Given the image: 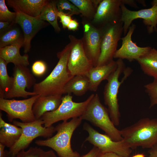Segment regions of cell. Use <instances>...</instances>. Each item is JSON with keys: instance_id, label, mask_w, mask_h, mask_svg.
Wrapping results in <instances>:
<instances>
[{"instance_id": "cell-1", "label": "cell", "mask_w": 157, "mask_h": 157, "mask_svg": "<svg viewBox=\"0 0 157 157\" xmlns=\"http://www.w3.org/2000/svg\"><path fill=\"white\" fill-rule=\"evenodd\" d=\"M71 49L70 42L57 54L59 60L50 74L33 86V92L41 96L62 95L65 87L73 76L68 69L67 64Z\"/></svg>"}, {"instance_id": "cell-2", "label": "cell", "mask_w": 157, "mask_h": 157, "mask_svg": "<svg viewBox=\"0 0 157 157\" xmlns=\"http://www.w3.org/2000/svg\"><path fill=\"white\" fill-rule=\"evenodd\" d=\"M80 117L72 119L69 121H63L55 127L56 133L46 139L37 140V145L49 147L55 151L59 157H80V154L74 151L71 144V139L75 130L81 124Z\"/></svg>"}, {"instance_id": "cell-3", "label": "cell", "mask_w": 157, "mask_h": 157, "mask_svg": "<svg viewBox=\"0 0 157 157\" xmlns=\"http://www.w3.org/2000/svg\"><path fill=\"white\" fill-rule=\"evenodd\" d=\"M123 140L131 149L150 148L157 143V118L141 119L122 129Z\"/></svg>"}, {"instance_id": "cell-4", "label": "cell", "mask_w": 157, "mask_h": 157, "mask_svg": "<svg viewBox=\"0 0 157 157\" xmlns=\"http://www.w3.org/2000/svg\"><path fill=\"white\" fill-rule=\"evenodd\" d=\"M117 61V67L107 80L103 92L104 103L108 106L110 117L115 126L119 125L120 117L117 98L119 89L131 70L127 67L125 72V65L122 60L118 59Z\"/></svg>"}, {"instance_id": "cell-5", "label": "cell", "mask_w": 157, "mask_h": 157, "mask_svg": "<svg viewBox=\"0 0 157 157\" xmlns=\"http://www.w3.org/2000/svg\"><path fill=\"white\" fill-rule=\"evenodd\" d=\"M104 131L115 141L123 140L121 131L115 126L110 117L108 109L101 103L97 94H94L84 112L80 117Z\"/></svg>"}, {"instance_id": "cell-6", "label": "cell", "mask_w": 157, "mask_h": 157, "mask_svg": "<svg viewBox=\"0 0 157 157\" xmlns=\"http://www.w3.org/2000/svg\"><path fill=\"white\" fill-rule=\"evenodd\" d=\"M13 124L20 127L22 133L16 144L8 151V157H15L20 151L27 148L35 138L42 137L49 138L56 132L55 127L43 126V121L40 119L31 122L25 123L14 120Z\"/></svg>"}, {"instance_id": "cell-7", "label": "cell", "mask_w": 157, "mask_h": 157, "mask_svg": "<svg viewBox=\"0 0 157 157\" xmlns=\"http://www.w3.org/2000/svg\"><path fill=\"white\" fill-rule=\"evenodd\" d=\"M94 95L91 94L85 101L81 102L74 101L71 94L62 97V102L58 108L54 111L45 113L40 119L43 121L44 126L50 127L59 121H67L70 118L81 117Z\"/></svg>"}, {"instance_id": "cell-8", "label": "cell", "mask_w": 157, "mask_h": 157, "mask_svg": "<svg viewBox=\"0 0 157 157\" xmlns=\"http://www.w3.org/2000/svg\"><path fill=\"white\" fill-rule=\"evenodd\" d=\"M40 95L21 100L0 98V109L7 114L8 119L12 122L19 119L22 122H29L36 120L33 111L34 104Z\"/></svg>"}, {"instance_id": "cell-9", "label": "cell", "mask_w": 157, "mask_h": 157, "mask_svg": "<svg viewBox=\"0 0 157 157\" xmlns=\"http://www.w3.org/2000/svg\"><path fill=\"white\" fill-rule=\"evenodd\" d=\"M83 129L88 134L85 141L98 148L103 153H113L123 157H129L131 149L123 140L114 141L105 134L99 133L87 123L84 124Z\"/></svg>"}, {"instance_id": "cell-10", "label": "cell", "mask_w": 157, "mask_h": 157, "mask_svg": "<svg viewBox=\"0 0 157 157\" xmlns=\"http://www.w3.org/2000/svg\"><path fill=\"white\" fill-rule=\"evenodd\" d=\"M123 23L120 21L108 24L102 28L101 52L97 66L106 65L113 60L118 42L123 33Z\"/></svg>"}, {"instance_id": "cell-11", "label": "cell", "mask_w": 157, "mask_h": 157, "mask_svg": "<svg viewBox=\"0 0 157 157\" xmlns=\"http://www.w3.org/2000/svg\"><path fill=\"white\" fill-rule=\"evenodd\" d=\"M151 4L150 8L133 11L128 9L124 4H121L122 15L121 21L123 24L124 35L127 34L132 22L138 18L143 19L148 33L151 34L157 31V0H153Z\"/></svg>"}, {"instance_id": "cell-12", "label": "cell", "mask_w": 157, "mask_h": 157, "mask_svg": "<svg viewBox=\"0 0 157 157\" xmlns=\"http://www.w3.org/2000/svg\"><path fill=\"white\" fill-rule=\"evenodd\" d=\"M83 33L81 39L85 53L94 67L97 65L101 52L102 28L94 26L91 21L82 18Z\"/></svg>"}, {"instance_id": "cell-13", "label": "cell", "mask_w": 157, "mask_h": 157, "mask_svg": "<svg viewBox=\"0 0 157 157\" xmlns=\"http://www.w3.org/2000/svg\"><path fill=\"white\" fill-rule=\"evenodd\" d=\"M71 49L69 56L68 69L73 76L85 75L94 67L85 52L81 39L69 35Z\"/></svg>"}, {"instance_id": "cell-14", "label": "cell", "mask_w": 157, "mask_h": 157, "mask_svg": "<svg viewBox=\"0 0 157 157\" xmlns=\"http://www.w3.org/2000/svg\"><path fill=\"white\" fill-rule=\"evenodd\" d=\"M13 74L12 86L6 94L4 98L19 97L26 98L29 96L38 94L33 92L26 90V88H30L36 83L35 79L27 67L15 66Z\"/></svg>"}, {"instance_id": "cell-15", "label": "cell", "mask_w": 157, "mask_h": 157, "mask_svg": "<svg viewBox=\"0 0 157 157\" xmlns=\"http://www.w3.org/2000/svg\"><path fill=\"white\" fill-rule=\"evenodd\" d=\"M121 0H102L91 21L95 26L102 28L105 26L121 21Z\"/></svg>"}, {"instance_id": "cell-16", "label": "cell", "mask_w": 157, "mask_h": 157, "mask_svg": "<svg viewBox=\"0 0 157 157\" xmlns=\"http://www.w3.org/2000/svg\"><path fill=\"white\" fill-rule=\"evenodd\" d=\"M17 13L15 23L18 24L23 31L24 37L23 47L26 54L30 51L31 41L37 33L49 24L37 17L28 16L18 10H14Z\"/></svg>"}, {"instance_id": "cell-17", "label": "cell", "mask_w": 157, "mask_h": 157, "mask_svg": "<svg viewBox=\"0 0 157 157\" xmlns=\"http://www.w3.org/2000/svg\"><path fill=\"white\" fill-rule=\"evenodd\" d=\"M136 26L132 23L129 27L126 35L121 38V47L115 52L113 58L118 59H126L131 62L137 60L145 54L151 49L147 46L141 47L138 46L133 42L131 38L132 35L136 28Z\"/></svg>"}, {"instance_id": "cell-18", "label": "cell", "mask_w": 157, "mask_h": 157, "mask_svg": "<svg viewBox=\"0 0 157 157\" xmlns=\"http://www.w3.org/2000/svg\"><path fill=\"white\" fill-rule=\"evenodd\" d=\"M117 66V61L113 60L107 65L92 67L85 75L89 80V90L96 91L101 82L107 80Z\"/></svg>"}, {"instance_id": "cell-19", "label": "cell", "mask_w": 157, "mask_h": 157, "mask_svg": "<svg viewBox=\"0 0 157 157\" xmlns=\"http://www.w3.org/2000/svg\"><path fill=\"white\" fill-rule=\"evenodd\" d=\"M23 43V41H21L0 48V58L8 64L12 63L15 66L27 67L29 64L28 56L27 53L21 55L19 51Z\"/></svg>"}, {"instance_id": "cell-20", "label": "cell", "mask_w": 157, "mask_h": 157, "mask_svg": "<svg viewBox=\"0 0 157 157\" xmlns=\"http://www.w3.org/2000/svg\"><path fill=\"white\" fill-rule=\"evenodd\" d=\"M62 98V95H40L33 107V112L36 120L40 119L45 113L56 110L61 104Z\"/></svg>"}, {"instance_id": "cell-21", "label": "cell", "mask_w": 157, "mask_h": 157, "mask_svg": "<svg viewBox=\"0 0 157 157\" xmlns=\"http://www.w3.org/2000/svg\"><path fill=\"white\" fill-rule=\"evenodd\" d=\"M49 0H8L7 4L13 10L16 9L31 17L38 16Z\"/></svg>"}, {"instance_id": "cell-22", "label": "cell", "mask_w": 157, "mask_h": 157, "mask_svg": "<svg viewBox=\"0 0 157 157\" xmlns=\"http://www.w3.org/2000/svg\"><path fill=\"white\" fill-rule=\"evenodd\" d=\"M0 143L9 148L17 142L22 133V129L6 122L0 113Z\"/></svg>"}, {"instance_id": "cell-23", "label": "cell", "mask_w": 157, "mask_h": 157, "mask_svg": "<svg viewBox=\"0 0 157 157\" xmlns=\"http://www.w3.org/2000/svg\"><path fill=\"white\" fill-rule=\"evenodd\" d=\"M89 80L85 75H75L65 85L63 94L72 93L76 96H81L89 90Z\"/></svg>"}, {"instance_id": "cell-24", "label": "cell", "mask_w": 157, "mask_h": 157, "mask_svg": "<svg viewBox=\"0 0 157 157\" xmlns=\"http://www.w3.org/2000/svg\"><path fill=\"white\" fill-rule=\"evenodd\" d=\"M136 61L145 74L154 78H157V49L152 48L147 53Z\"/></svg>"}, {"instance_id": "cell-25", "label": "cell", "mask_w": 157, "mask_h": 157, "mask_svg": "<svg viewBox=\"0 0 157 157\" xmlns=\"http://www.w3.org/2000/svg\"><path fill=\"white\" fill-rule=\"evenodd\" d=\"M24 40L20 26L15 22L4 32L0 33V48Z\"/></svg>"}, {"instance_id": "cell-26", "label": "cell", "mask_w": 157, "mask_h": 157, "mask_svg": "<svg viewBox=\"0 0 157 157\" xmlns=\"http://www.w3.org/2000/svg\"><path fill=\"white\" fill-rule=\"evenodd\" d=\"M56 1L49 0L37 17L40 20L47 21L52 25L56 32L59 33L61 29L58 22V10L56 6Z\"/></svg>"}, {"instance_id": "cell-27", "label": "cell", "mask_w": 157, "mask_h": 157, "mask_svg": "<svg viewBox=\"0 0 157 157\" xmlns=\"http://www.w3.org/2000/svg\"><path fill=\"white\" fill-rule=\"evenodd\" d=\"M8 64L0 58V98H4L6 94L11 88L13 83V77L10 76L7 72Z\"/></svg>"}, {"instance_id": "cell-28", "label": "cell", "mask_w": 157, "mask_h": 157, "mask_svg": "<svg viewBox=\"0 0 157 157\" xmlns=\"http://www.w3.org/2000/svg\"><path fill=\"white\" fill-rule=\"evenodd\" d=\"M79 10L82 18L91 21L96 14L97 9L92 0H68Z\"/></svg>"}, {"instance_id": "cell-29", "label": "cell", "mask_w": 157, "mask_h": 157, "mask_svg": "<svg viewBox=\"0 0 157 157\" xmlns=\"http://www.w3.org/2000/svg\"><path fill=\"white\" fill-rule=\"evenodd\" d=\"M56 6L58 11L63 12L71 16L80 14L77 8L69 0H57Z\"/></svg>"}, {"instance_id": "cell-30", "label": "cell", "mask_w": 157, "mask_h": 157, "mask_svg": "<svg viewBox=\"0 0 157 157\" xmlns=\"http://www.w3.org/2000/svg\"><path fill=\"white\" fill-rule=\"evenodd\" d=\"M144 88L149 97L150 108L157 105V78H154L152 82L145 85Z\"/></svg>"}, {"instance_id": "cell-31", "label": "cell", "mask_w": 157, "mask_h": 157, "mask_svg": "<svg viewBox=\"0 0 157 157\" xmlns=\"http://www.w3.org/2000/svg\"><path fill=\"white\" fill-rule=\"evenodd\" d=\"M17 13L10 11L7 8L4 0H0V21L15 22Z\"/></svg>"}, {"instance_id": "cell-32", "label": "cell", "mask_w": 157, "mask_h": 157, "mask_svg": "<svg viewBox=\"0 0 157 157\" xmlns=\"http://www.w3.org/2000/svg\"><path fill=\"white\" fill-rule=\"evenodd\" d=\"M44 151L40 148L31 147L27 151H21L15 157H42Z\"/></svg>"}, {"instance_id": "cell-33", "label": "cell", "mask_w": 157, "mask_h": 157, "mask_svg": "<svg viewBox=\"0 0 157 157\" xmlns=\"http://www.w3.org/2000/svg\"><path fill=\"white\" fill-rule=\"evenodd\" d=\"M47 66L45 62L42 60H38L34 63L31 67L32 73L35 75L41 76L46 72Z\"/></svg>"}, {"instance_id": "cell-34", "label": "cell", "mask_w": 157, "mask_h": 157, "mask_svg": "<svg viewBox=\"0 0 157 157\" xmlns=\"http://www.w3.org/2000/svg\"><path fill=\"white\" fill-rule=\"evenodd\" d=\"M58 17L60 18V22L61 23L63 27L65 29L72 19L71 15L62 12L58 11Z\"/></svg>"}, {"instance_id": "cell-35", "label": "cell", "mask_w": 157, "mask_h": 157, "mask_svg": "<svg viewBox=\"0 0 157 157\" xmlns=\"http://www.w3.org/2000/svg\"><path fill=\"white\" fill-rule=\"evenodd\" d=\"M102 153L99 149L94 146L88 153L80 157H100Z\"/></svg>"}, {"instance_id": "cell-36", "label": "cell", "mask_w": 157, "mask_h": 157, "mask_svg": "<svg viewBox=\"0 0 157 157\" xmlns=\"http://www.w3.org/2000/svg\"><path fill=\"white\" fill-rule=\"evenodd\" d=\"M79 24L75 19H72L68 24L67 28L70 31H76L78 29Z\"/></svg>"}, {"instance_id": "cell-37", "label": "cell", "mask_w": 157, "mask_h": 157, "mask_svg": "<svg viewBox=\"0 0 157 157\" xmlns=\"http://www.w3.org/2000/svg\"><path fill=\"white\" fill-rule=\"evenodd\" d=\"M13 23L0 21V33L4 32L8 29Z\"/></svg>"}, {"instance_id": "cell-38", "label": "cell", "mask_w": 157, "mask_h": 157, "mask_svg": "<svg viewBox=\"0 0 157 157\" xmlns=\"http://www.w3.org/2000/svg\"><path fill=\"white\" fill-rule=\"evenodd\" d=\"M149 155L147 157H157V143L150 148Z\"/></svg>"}, {"instance_id": "cell-39", "label": "cell", "mask_w": 157, "mask_h": 157, "mask_svg": "<svg viewBox=\"0 0 157 157\" xmlns=\"http://www.w3.org/2000/svg\"><path fill=\"white\" fill-rule=\"evenodd\" d=\"M122 3L124 4H127L130 6L135 8H138L136 1L133 0H121Z\"/></svg>"}, {"instance_id": "cell-40", "label": "cell", "mask_w": 157, "mask_h": 157, "mask_svg": "<svg viewBox=\"0 0 157 157\" xmlns=\"http://www.w3.org/2000/svg\"><path fill=\"white\" fill-rule=\"evenodd\" d=\"M6 146L0 143V157H8V151L5 150Z\"/></svg>"}, {"instance_id": "cell-41", "label": "cell", "mask_w": 157, "mask_h": 157, "mask_svg": "<svg viewBox=\"0 0 157 157\" xmlns=\"http://www.w3.org/2000/svg\"><path fill=\"white\" fill-rule=\"evenodd\" d=\"M42 157H57L54 152L52 150L45 151Z\"/></svg>"}, {"instance_id": "cell-42", "label": "cell", "mask_w": 157, "mask_h": 157, "mask_svg": "<svg viewBox=\"0 0 157 157\" xmlns=\"http://www.w3.org/2000/svg\"><path fill=\"white\" fill-rule=\"evenodd\" d=\"M100 157H123L113 153H102Z\"/></svg>"}, {"instance_id": "cell-43", "label": "cell", "mask_w": 157, "mask_h": 157, "mask_svg": "<svg viewBox=\"0 0 157 157\" xmlns=\"http://www.w3.org/2000/svg\"><path fill=\"white\" fill-rule=\"evenodd\" d=\"M131 157H145L144 155L142 154H139L135 155Z\"/></svg>"}, {"instance_id": "cell-44", "label": "cell", "mask_w": 157, "mask_h": 157, "mask_svg": "<svg viewBox=\"0 0 157 157\" xmlns=\"http://www.w3.org/2000/svg\"><path fill=\"white\" fill-rule=\"evenodd\" d=\"M138 1H137L139 3H141L144 6H146V5L144 1L138 0Z\"/></svg>"}]
</instances>
